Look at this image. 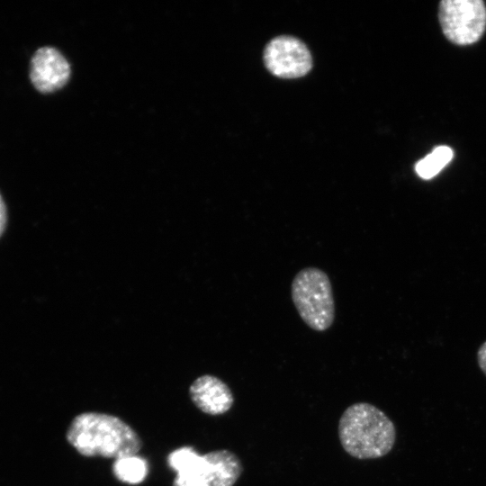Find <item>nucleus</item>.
I'll return each instance as SVG.
<instances>
[{
	"label": "nucleus",
	"instance_id": "f8f14e48",
	"mask_svg": "<svg viewBox=\"0 0 486 486\" xmlns=\"http://www.w3.org/2000/svg\"><path fill=\"white\" fill-rule=\"evenodd\" d=\"M478 364L486 375V341L480 346L477 353Z\"/></svg>",
	"mask_w": 486,
	"mask_h": 486
},
{
	"label": "nucleus",
	"instance_id": "7ed1b4c3",
	"mask_svg": "<svg viewBox=\"0 0 486 486\" xmlns=\"http://www.w3.org/2000/svg\"><path fill=\"white\" fill-rule=\"evenodd\" d=\"M291 296L303 322L311 329H328L336 316L332 284L326 272L309 266L299 271L292 281Z\"/></svg>",
	"mask_w": 486,
	"mask_h": 486
},
{
	"label": "nucleus",
	"instance_id": "6e6552de",
	"mask_svg": "<svg viewBox=\"0 0 486 486\" xmlns=\"http://www.w3.org/2000/svg\"><path fill=\"white\" fill-rule=\"evenodd\" d=\"M189 393L192 401L201 411L212 416L228 412L234 403L230 387L220 378L210 374L195 379Z\"/></svg>",
	"mask_w": 486,
	"mask_h": 486
},
{
	"label": "nucleus",
	"instance_id": "9b49d317",
	"mask_svg": "<svg viewBox=\"0 0 486 486\" xmlns=\"http://www.w3.org/2000/svg\"><path fill=\"white\" fill-rule=\"evenodd\" d=\"M199 454L190 446H183L168 455V465L176 472V473L186 469Z\"/></svg>",
	"mask_w": 486,
	"mask_h": 486
},
{
	"label": "nucleus",
	"instance_id": "ddd939ff",
	"mask_svg": "<svg viewBox=\"0 0 486 486\" xmlns=\"http://www.w3.org/2000/svg\"><path fill=\"white\" fill-rule=\"evenodd\" d=\"M6 222V210L4 202L0 195V236L2 235Z\"/></svg>",
	"mask_w": 486,
	"mask_h": 486
},
{
	"label": "nucleus",
	"instance_id": "1a4fd4ad",
	"mask_svg": "<svg viewBox=\"0 0 486 486\" xmlns=\"http://www.w3.org/2000/svg\"><path fill=\"white\" fill-rule=\"evenodd\" d=\"M112 472L122 482L138 484L148 474V464L143 458L137 455L122 457L114 461Z\"/></svg>",
	"mask_w": 486,
	"mask_h": 486
},
{
	"label": "nucleus",
	"instance_id": "39448f33",
	"mask_svg": "<svg viewBox=\"0 0 486 486\" xmlns=\"http://www.w3.org/2000/svg\"><path fill=\"white\" fill-rule=\"evenodd\" d=\"M438 19L448 40L456 45H470L484 33L486 6L482 0H443Z\"/></svg>",
	"mask_w": 486,
	"mask_h": 486
},
{
	"label": "nucleus",
	"instance_id": "0eeeda50",
	"mask_svg": "<svg viewBox=\"0 0 486 486\" xmlns=\"http://www.w3.org/2000/svg\"><path fill=\"white\" fill-rule=\"evenodd\" d=\"M70 76V66L55 48L42 47L31 61L30 77L37 90L51 93L64 86Z\"/></svg>",
	"mask_w": 486,
	"mask_h": 486
},
{
	"label": "nucleus",
	"instance_id": "9d476101",
	"mask_svg": "<svg viewBox=\"0 0 486 486\" xmlns=\"http://www.w3.org/2000/svg\"><path fill=\"white\" fill-rule=\"evenodd\" d=\"M454 157L453 149L445 145L437 146L431 153L421 158L415 165L417 175L426 180L436 176Z\"/></svg>",
	"mask_w": 486,
	"mask_h": 486
},
{
	"label": "nucleus",
	"instance_id": "f257e3e1",
	"mask_svg": "<svg viewBox=\"0 0 486 486\" xmlns=\"http://www.w3.org/2000/svg\"><path fill=\"white\" fill-rule=\"evenodd\" d=\"M68 442L82 455L120 459L136 455L142 446L137 432L120 418L99 412H84L71 421Z\"/></svg>",
	"mask_w": 486,
	"mask_h": 486
},
{
	"label": "nucleus",
	"instance_id": "423d86ee",
	"mask_svg": "<svg viewBox=\"0 0 486 486\" xmlns=\"http://www.w3.org/2000/svg\"><path fill=\"white\" fill-rule=\"evenodd\" d=\"M266 68L282 78L305 76L312 67L311 55L306 45L292 36H278L266 45L264 51Z\"/></svg>",
	"mask_w": 486,
	"mask_h": 486
},
{
	"label": "nucleus",
	"instance_id": "20e7f679",
	"mask_svg": "<svg viewBox=\"0 0 486 486\" xmlns=\"http://www.w3.org/2000/svg\"><path fill=\"white\" fill-rule=\"evenodd\" d=\"M243 472L239 457L228 449L209 452L176 473L173 486H234Z\"/></svg>",
	"mask_w": 486,
	"mask_h": 486
},
{
	"label": "nucleus",
	"instance_id": "f03ea898",
	"mask_svg": "<svg viewBox=\"0 0 486 486\" xmlns=\"http://www.w3.org/2000/svg\"><path fill=\"white\" fill-rule=\"evenodd\" d=\"M338 432L343 449L360 460L385 456L396 441L394 423L382 410L368 402L347 407L339 418Z\"/></svg>",
	"mask_w": 486,
	"mask_h": 486
}]
</instances>
